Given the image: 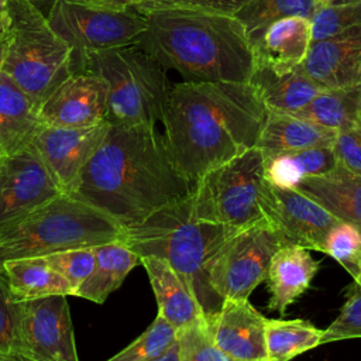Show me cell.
I'll use <instances>...</instances> for the list:
<instances>
[{
  "instance_id": "7bdbcfd3",
  "label": "cell",
  "mask_w": 361,
  "mask_h": 361,
  "mask_svg": "<svg viewBox=\"0 0 361 361\" xmlns=\"http://www.w3.org/2000/svg\"><path fill=\"white\" fill-rule=\"evenodd\" d=\"M7 45H8V37L6 31H0V71L3 68L6 54H7Z\"/></svg>"
},
{
  "instance_id": "c3c4849f",
  "label": "cell",
  "mask_w": 361,
  "mask_h": 361,
  "mask_svg": "<svg viewBox=\"0 0 361 361\" xmlns=\"http://www.w3.org/2000/svg\"><path fill=\"white\" fill-rule=\"evenodd\" d=\"M360 83H361V78H360Z\"/></svg>"
},
{
  "instance_id": "f1b7e54d",
  "label": "cell",
  "mask_w": 361,
  "mask_h": 361,
  "mask_svg": "<svg viewBox=\"0 0 361 361\" xmlns=\"http://www.w3.org/2000/svg\"><path fill=\"white\" fill-rule=\"evenodd\" d=\"M323 330L310 322L293 319L265 320V348L268 361H290L322 344Z\"/></svg>"
},
{
  "instance_id": "d6a6232c",
  "label": "cell",
  "mask_w": 361,
  "mask_h": 361,
  "mask_svg": "<svg viewBox=\"0 0 361 361\" xmlns=\"http://www.w3.org/2000/svg\"><path fill=\"white\" fill-rule=\"evenodd\" d=\"M44 264L62 275L71 285L73 295L90 274L94 264L93 247L69 248L38 257ZM72 295V296H73Z\"/></svg>"
},
{
  "instance_id": "30bf717a",
  "label": "cell",
  "mask_w": 361,
  "mask_h": 361,
  "mask_svg": "<svg viewBox=\"0 0 361 361\" xmlns=\"http://www.w3.org/2000/svg\"><path fill=\"white\" fill-rule=\"evenodd\" d=\"M281 245L265 219L234 231L207 262L210 288L221 302L247 300L267 279L269 261Z\"/></svg>"
},
{
  "instance_id": "74e56055",
  "label": "cell",
  "mask_w": 361,
  "mask_h": 361,
  "mask_svg": "<svg viewBox=\"0 0 361 361\" xmlns=\"http://www.w3.org/2000/svg\"><path fill=\"white\" fill-rule=\"evenodd\" d=\"M179 361H230L213 343L207 320L178 333Z\"/></svg>"
},
{
  "instance_id": "cb8c5ba5",
  "label": "cell",
  "mask_w": 361,
  "mask_h": 361,
  "mask_svg": "<svg viewBox=\"0 0 361 361\" xmlns=\"http://www.w3.org/2000/svg\"><path fill=\"white\" fill-rule=\"evenodd\" d=\"M250 82L258 89L269 113L295 114L323 90L300 65L285 75H276L264 66H255Z\"/></svg>"
},
{
  "instance_id": "52a82bcc",
  "label": "cell",
  "mask_w": 361,
  "mask_h": 361,
  "mask_svg": "<svg viewBox=\"0 0 361 361\" xmlns=\"http://www.w3.org/2000/svg\"><path fill=\"white\" fill-rule=\"evenodd\" d=\"M7 54L1 71L39 106L73 73L71 47L28 0H8Z\"/></svg>"
},
{
  "instance_id": "4316f807",
  "label": "cell",
  "mask_w": 361,
  "mask_h": 361,
  "mask_svg": "<svg viewBox=\"0 0 361 361\" xmlns=\"http://www.w3.org/2000/svg\"><path fill=\"white\" fill-rule=\"evenodd\" d=\"M293 116L336 133L361 127V83L345 89H323Z\"/></svg>"
},
{
  "instance_id": "bcb514c9",
  "label": "cell",
  "mask_w": 361,
  "mask_h": 361,
  "mask_svg": "<svg viewBox=\"0 0 361 361\" xmlns=\"http://www.w3.org/2000/svg\"><path fill=\"white\" fill-rule=\"evenodd\" d=\"M350 1H361V0H334L333 3H334V4H338V3H350ZM333 3H331V4H333Z\"/></svg>"
},
{
  "instance_id": "d590c367",
  "label": "cell",
  "mask_w": 361,
  "mask_h": 361,
  "mask_svg": "<svg viewBox=\"0 0 361 361\" xmlns=\"http://www.w3.org/2000/svg\"><path fill=\"white\" fill-rule=\"evenodd\" d=\"M21 303L11 298L7 278L0 269V361H14Z\"/></svg>"
},
{
  "instance_id": "ab89813d",
  "label": "cell",
  "mask_w": 361,
  "mask_h": 361,
  "mask_svg": "<svg viewBox=\"0 0 361 361\" xmlns=\"http://www.w3.org/2000/svg\"><path fill=\"white\" fill-rule=\"evenodd\" d=\"M83 1L90 6L96 7H104V8H111V10H126V8H133L142 0H78Z\"/></svg>"
},
{
  "instance_id": "4dcf8cb0",
  "label": "cell",
  "mask_w": 361,
  "mask_h": 361,
  "mask_svg": "<svg viewBox=\"0 0 361 361\" xmlns=\"http://www.w3.org/2000/svg\"><path fill=\"white\" fill-rule=\"evenodd\" d=\"M178 340V331L159 314L133 343L107 361H151Z\"/></svg>"
},
{
  "instance_id": "1f68e13d",
  "label": "cell",
  "mask_w": 361,
  "mask_h": 361,
  "mask_svg": "<svg viewBox=\"0 0 361 361\" xmlns=\"http://www.w3.org/2000/svg\"><path fill=\"white\" fill-rule=\"evenodd\" d=\"M312 41L336 35L350 27L361 25V1L320 6L310 18Z\"/></svg>"
},
{
  "instance_id": "9a60e30c",
  "label": "cell",
  "mask_w": 361,
  "mask_h": 361,
  "mask_svg": "<svg viewBox=\"0 0 361 361\" xmlns=\"http://www.w3.org/2000/svg\"><path fill=\"white\" fill-rule=\"evenodd\" d=\"M107 86L92 72H73L39 106V123L86 127L106 120Z\"/></svg>"
},
{
  "instance_id": "484cf974",
  "label": "cell",
  "mask_w": 361,
  "mask_h": 361,
  "mask_svg": "<svg viewBox=\"0 0 361 361\" xmlns=\"http://www.w3.org/2000/svg\"><path fill=\"white\" fill-rule=\"evenodd\" d=\"M1 269L6 274L11 298L18 303L55 295H73L69 282L38 257L6 261Z\"/></svg>"
},
{
  "instance_id": "8fae6325",
  "label": "cell",
  "mask_w": 361,
  "mask_h": 361,
  "mask_svg": "<svg viewBox=\"0 0 361 361\" xmlns=\"http://www.w3.org/2000/svg\"><path fill=\"white\" fill-rule=\"evenodd\" d=\"M16 355L24 361H79L68 296L21 302Z\"/></svg>"
},
{
  "instance_id": "9c48e42d",
  "label": "cell",
  "mask_w": 361,
  "mask_h": 361,
  "mask_svg": "<svg viewBox=\"0 0 361 361\" xmlns=\"http://www.w3.org/2000/svg\"><path fill=\"white\" fill-rule=\"evenodd\" d=\"M48 23L72 49L73 72L86 55L131 45L147 30L145 16L133 8L111 10L78 0H59L47 14Z\"/></svg>"
},
{
  "instance_id": "4fadbf2b",
  "label": "cell",
  "mask_w": 361,
  "mask_h": 361,
  "mask_svg": "<svg viewBox=\"0 0 361 361\" xmlns=\"http://www.w3.org/2000/svg\"><path fill=\"white\" fill-rule=\"evenodd\" d=\"M109 127L106 120L86 127H54L39 123L28 148L41 159L59 192L72 195Z\"/></svg>"
},
{
  "instance_id": "f546056e",
  "label": "cell",
  "mask_w": 361,
  "mask_h": 361,
  "mask_svg": "<svg viewBox=\"0 0 361 361\" xmlns=\"http://www.w3.org/2000/svg\"><path fill=\"white\" fill-rule=\"evenodd\" d=\"M319 7V0H251L234 17L244 25L251 44H254L271 23L286 17L310 20Z\"/></svg>"
},
{
  "instance_id": "e575fe53",
  "label": "cell",
  "mask_w": 361,
  "mask_h": 361,
  "mask_svg": "<svg viewBox=\"0 0 361 361\" xmlns=\"http://www.w3.org/2000/svg\"><path fill=\"white\" fill-rule=\"evenodd\" d=\"M348 338H361V289L354 285L347 290V300L338 316L323 330L322 344Z\"/></svg>"
},
{
  "instance_id": "ba28073f",
  "label": "cell",
  "mask_w": 361,
  "mask_h": 361,
  "mask_svg": "<svg viewBox=\"0 0 361 361\" xmlns=\"http://www.w3.org/2000/svg\"><path fill=\"white\" fill-rule=\"evenodd\" d=\"M264 179V155L257 147L248 148L195 182L189 196L192 217L233 230L261 221Z\"/></svg>"
},
{
  "instance_id": "6da1fadb",
  "label": "cell",
  "mask_w": 361,
  "mask_h": 361,
  "mask_svg": "<svg viewBox=\"0 0 361 361\" xmlns=\"http://www.w3.org/2000/svg\"><path fill=\"white\" fill-rule=\"evenodd\" d=\"M192 189L157 126L110 124L72 196L124 227L189 197Z\"/></svg>"
},
{
  "instance_id": "7a4b0ae2",
  "label": "cell",
  "mask_w": 361,
  "mask_h": 361,
  "mask_svg": "<svg viewBox=\"0 0 361 361\" xmlns=\"http://www.w3.org/2000/svg\"><path fill=\"white\" fill-rule=\"evenodd\" d=\"M268 110L251 82H180L161 123L178 169L195 185L212 168L255 147Z\"/></svg>"
},
{
  "instance_id": "3957f363",
  "label": "cell",
  "mask_w": 361,
  "mask_h": 361,
  "mask_svg": "<svg viewBox=\"0 0 361 361\" xmlns=\"http://www.w3.org/2000/svg\"><path fill=\"white\" fill-rule=\"evenodd\" d=\"M147 30L134 45L185 82H250L252 44L234 16L186 10L145 14Z\"/></svg>"
},
{
  "instance_id": "e0dca14e",
  "label": "cell",
  "mask_w": 361,
  "mask_h": 361,
  "mask_svg": "<svg viewBox=\"0 0 361 361\" xmlns=\"http://www.w3.org/2000/svg\"><path fill=\"white\" fill-rule=\"evenodd\" d=\"M300 68L323 89H345L361 78V25L312 41Z\"/></svg>"
},
{
  "instance_id": "83f0119b",
  "label": "cell",
  "mask_w": 361,
  "mask_h": 361,
  "mask_svg": "<svg viewBox=\"0 0 361 361\" xmlns=\"http://www.w3.org/2000/svg\"><path fill=\"white\" fill-rule=\"evenodd\" d=\"M336 166L333 145L313 147L264 158V178L281 188H296L302 179L329 173Z\"/></svg>"
},
{
  "instance_id": "277c9868",
  "label": "cell",
  "mask_w": 361,
  "mask_h": 361,
  "mask_svg": "<svg viewBox=\"0 0 361 361\" xmlns=\"http://www.w3.org/2000/svg\"><path fill=\"white\" fill-rule=\"evenodd\" d=\"M237 230L192 217L189 197L168 204L142 221L121 227L118 241L140 257L168 262L192 286L207 317L221 299L209 285L206 267L216 250Z\"/></svg>"
},
{
  "instance_id": "d4e9b609",
  "label": "cell",
  "mask_w": 361,
  "mask_h": 361,
  "mask_svg": "<svg viewBox=\"0 0 361 361\" xmlns=\"http://www.w3.org/2000/svg\"><path fill=\"white\" fill-rule=\"evenodd\" d=\"M93 251V268L73 296L102 305L123 283L128 272L140 264V258L118 240L96 245Z\"/></svg>"
},
{
  "instance_id": "2e32d148",
  "label": "cell",
  "mask_w": 361,
  "mask_h": 361,
  "mask_svg": "<svg viewBox=\"0 0 361 361\" xmlns=\"http://www.w3.org/2000/svg\"><path fill=\"white\" fill-rule=\"evenodd\" d=\"M265 317L247 300H224L207 317L216 347L230 361H268Z\"/></svg>"
},
{
  "instance_id": "8d00e7d4",
  "label": "cell",
  "mask_w": 361,
  "mask_h": 361,
  "mask_svg": "<svg viewBox=\"0 0 361 361\" xmlns=\"http://www.w3.org/2000/svg\"><path fill=\"white\" fill-rule=\"evenodd\" d=\"M248 1L251 0H142L133 10L142 16L158 10H186L234 16Z\"/></svg>"
},
{
  "instance_id": "ffe728a7",
  "label": "cell",
  "mask_w": 361,
  "mask_h": 361,
  "mask_svg": "<svg viewBox=\"0 0 361 361\" xmlns=\"http://www.w3.org/2000/svg\"><path fill=\"white\" fill-rule=\"evenodd\" d=\"M319 267L320 262L310 255V250L281 245L272 255L267 272L269 290L267 309L283 316L286 309L310 288Z\"/></svg>"
},
{
  "instance_id": "b9f144b4",
  "label": "cell",
  "mask_w": 361,
  "mask_h": 361,
  "mask_svg": "<svg viewBox=\"0 0 361 361\" xmlns=\"http://www.w3.org/2000/svg\"><path fill=\"white\" fill-rule=\"evenodd\" d=\"M8 0H0V31H4L8 25Z\"/></svg>"
},
{
  "instance_id": "7402d4cb",
  "label": "cell",
  "mask_w": 361,
  "mask_h": 361,
  "mask_svg": "<svg viewBox=\"0 0 361 361\" xmlns=\"http://www.w3.org/2000/svg\"><path fill=\"white\" fill-rule=\"evenodd\" d=\"M336 134L333 130L293 114L268 111L255 147L264 158H268L313 147H331Z\"/></svg>"
},
{
  "instance_id": "f6af8a7d",
  "label": "cell",
  "mask_w": 361,
  "mask_h": 361,
  "mask_svg": "<svg viewBox=\"0 0 361 361\" xmlns=\"http://www.w3.org/2000/svg\"><path fill=\"white\" fill-rule=\"evenodd\" d=\"M353 279H354V286H357L358 289H361V254L358 255L357 258V262H355V269H354V274H353Z\"/></svg>"
},
{
  "instance_id": "44dd1931",
  "label": "cell",
  "mask_w": 361,
  "mask_h": 361,
  "mask_svg": "<svg viewBox=\"0 0 361 361\" xmlns=\"http://www.w3.org/2000/svg\"><path fill=\"white\" fill-rule=\"evenodd\" d=\"M38 126L37 104L0 71V159L27 149Z\"/></svg>"
},
{
  "instance_id": "5bb4252c",
  "label": "cell",
  "mask_w": 361,
  "mask_h": 361,
  "mask_svg": "<svg viewBox=\"0 0 361 361\" xmlns=\"http://www.w3.org/2000/svg\"><path fill=\"white\" fill-rule=\"evenodd\" d=\"M59 193L49 172L30 148L0 159V227Z\"/></svg>"
},
{
  "instance_id": "f35d334b",
  "label": "cell",
  "mask_w": 361,
  "mask_h": 361,
  "mask_svg": "<svg viewBox=\"0 0 361 361\" xmlns=\"http://www.w3.org/2000/svg\"><path fill=\"white\" fill-rule=\"evenodd\" d=\"M333 151L338 166L361 176V127L337 133Z\"/></svg>"
},
{
  "instance_id": "7c38bea8",
  "label": "cell",
  "mask_w": 361,
  "mask_h": 361,
  "mask_svg": "<svg viewBox=\"0 0 361 361\" xmlns=\"http://www.w3.org/2000/svg\"><path fill=\"white\" fill-rule=\"evenodd\" d=\"M259 209L282 245L324 252L326 238L340 220L296 188H281L264 179Z\"/></svg>"
},
{
  "instance_id": "8992f818",
  "label": "cell",
  "mask_w": 361,
  "mask_h": 361,
  "mask_svg": "<svg viewBox=\"0 0 361 361\" xmlns=\"http://www.w3.org/2000/svg\"><path fill=\"white\" fill-rule=\"evenodd\" d=\"M79 72H92L106 82L110 124L157 126L162 120L171 89L165 69L137 45L92 52Z\"/></svg>"
},
{
  "instance_id": "ee69618b",
  "label": "cell",
  "mask_w": 361,
  "mask_h": 361,
  "mask_svg": "<svg viewBox=\"0 0 361 361\" xmlns=\"http://www.w3.org/2000/svg\"><path fill=\"white\" fill-rule=\"evenodd\" d=\"M30 3H32L41 13H44L45 16L48 14V11L51 10V7L59 1V0H28Z\"/></svg>"
},
{
  "instance_id": "603a6c76",
  "label": "cell",
  "mask_w": 361,
  "mask_h": 361,
  "mask_svg": "<svg viewBox=\"0 0 361 361\" xmlns=\"http://www.w3.org/2000/svg\"><path fill=\"white\" fill-rule=\"evenodd\" d=\"M296 189L324 207L340 221L354 224L361 230V176L336 166L331 172L307 176Z\"/></svg>"
},
{
  "instance_id": "7dc6e473",
  "label": "cell",
  "mask_w": 361,
  "mask_h": 361,
  "mask_svg": "<svg viewBox=\"0 0 361 361\" xmlns=\"http://www.w3.org/2000/svg\"><path fill=\"white\" fill-rule=\"evenodd\" d=\"M334 0H319L320 6H327V4H331Z\"/></svg>"
},
{
  "instance_id": "d6986e66",
  "label": "cell",
  "mask_w": 361,
  "mask_h": 361,
  "mask_svg": "<svg viewBox=\"0 0 361 361\" xmlns=\"http://www.w3.org/2000/svg\"><path fill=\"white\" fill-rule=\"evenodd\" d=\"M312 44V23L305 17H286L271 23L252 44L255 66H264L276 75L298 68Z\"/></svg>"
},
{
  "instance_id": "836d02e7",
  "label": "cell",
  "mask_w": 361,
  "mask_h": 361,
  "mask_svg": "<svg viewBox=\"0 0 361 361\" xmlns=\"http://www.w3.org/2000/svg\"><path fill=\"white\" fill-rule=\"evenodd\" d=\"M324 254L336 259L353 276L361 254V230L351 223L338 221L327 234Z\"/></svg>"
},
{
  "instance_id": "60d3db41",
  "label": "cell",
  "mask_w": 361,
  "mask_h": 361,
  "mask_svg": "<svg viewBox=\"0 0 361 361\" xmlns=\"http://www.w3.org/2000/svg\"><path fill=\"white\" fill-rule=\"evenodd\" d=\"M151 361H179V343H178V340L166 351H164L161 355H158L157 358H154Z\"/></svg>"
},
{
  "instance_id": "5b68a950",
  "label": "cell",
  "mask_w": 361,
  "mask_h": 361,
  "mask_svg": "<svg viewBox=\"0 0 361 361\" xmlns=\"http://www.w3.org/2000/svg\"><path fill=\"white\" fill-rule=\"evenodd\" d=\"M121 226L106 213L68 193H59L0 227V269L6 261L96 247L118 240Z\"/></svg>"
},
{
  "instance_id": "ac0fdd59",
  "label": "cell",
  "mask_w": 361,
  "mask_h": 361,
  "mask_svg": "<svg viewBox=\"0 0 361 361\" xmlns=\"http://www.w3.org/2000/svg\"><path fill=\"white\" fill-rule=\"evenodd\" d=\"M158 305V314L178 333L207 320L189 282L168 262L157 257H140Z\"/></svg>"
}]
</instances>
